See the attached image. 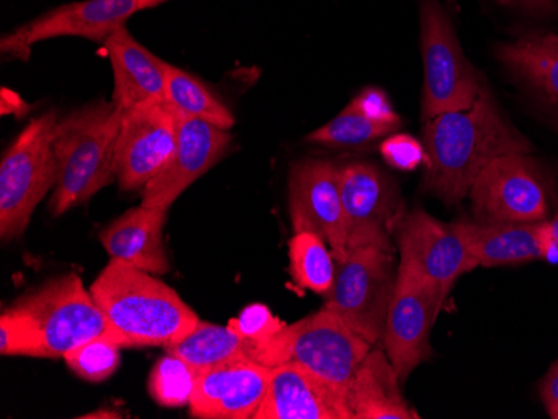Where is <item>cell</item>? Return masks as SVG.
<instances>
[{"label":"cell","mask_w":558,"mask_h":419,"mask_svg":"<svg viewBox=\"0 0 558 419\" xmlns=\"http://www.w3.org/2000/svg\"><path fill=\"white\" fill-rule=\"evenodd\" d=\"M168 211L165 209H130L100 231V243L109 256L128 262L150 274H166L169 271L168 252L165 248V224Z\"/></svg>","instance_id":"obj_20"},{"label":"cell","mask_w":558,"mask_h":419,"mask_svg":"<svg viewBox=\"0 0 558 419\" xmlns=\"http://www.w3.org/2000/svg\"><path fill=\"white\" fill-rule=\"evenodd\" d=\"M381 156L391 168L400 169V171H415L423 162H428L425 147L409 134L388 137L381 144Z\"/></svg>","instance_id":"obj_31"},{"label":"cell","mask_w":558,"mask_h":419,"mask_svg":"<svg viewBox=\"0 0 558 419\" xmlns=\"http://www.w3.org/2000/svg\"><path fill=\"white\" fill-rule=\"evenodd\" d=\"M337 280L326 296L325 308L369 344L384 337L397 276L390 251L362 246L338 262Z\"/></svg>","instance_id":"obj_7"},{"label":"cell","mask_w":558,"mask_h":419,"mask_svg":"<svg viewBox=\"0 0 558 419\" xmlns=\"http://www.w3.org/2000/svg\"><path fill=\"white\" fill-rule=\"evenodd\" d=\"M400 259L412 262L448 296L454 281L478 268L470 249L466 221L445 224L425 211H413L398 224Z\"/></svg>","instance_id":"obj_14"},{"label":"cell","mask_w":558,"mask_h":419,"mask_svg":"<svg viewBox=\"0 0 558 419\" xmlns=\"http://www.w3.org/2000/svg\"><path fill=\"white\" fill-rule=\"evenodd\" d=\"M470 249L478 268L523 264L550 258L547 219L541 223H470Z\"/></svg>","instance_id":"obj_21"},{"label":"cell","mask_w":558,"mask_h":419,"mask_svg":"<svg viewBox=\"0 0 558 419\" xmlns=\"http://www.w3.org/2000/svg\"><path fill=\"white\" fill-rule=\"evenodd\" d=\"M288 258L291 278L298 286L328 296L338 268L333 252L328 251V244L322 237L310 231L294 233L288 243Z\"/></svg>","instance_id":"obj_26"},{"label":"cell","mask_w":558,"mask_h":419,"mask_svg":"<svg viewBox=\"0 0 558 419\" xmlns=\"http://www.w3.org/2000/svg\"><path fill=\"white\" fill-rule=\"evenodd\" d=\"M423 119L472 108L482 84L438 0H422Z\"/></svg>","instance_id":"obj_8"},{"label":"cell","mask_w":558,"mask_h":419,"mask_svg":"<svg viewBox=\"0 0 558 419\" xmlns=\"http://www.w3.org/2000/svg\"><path fill=\"white\" fill-rule=\"evenodd\" d=\"M478 223H541L548 215L544 172L530 155L494 159L469 193Z\"/></svg>","instance_id":"obj_10"},{"label":"cell","mask_w":558,"mask_h":419,"mask_svg":"<svg viewBox=\"0 0 558 419\" xmlns=\"http://www.w3.org/2000/svg\"><path fill=\"white\" fill-rule=\"evenodd\" d=\"M541 394L548 416L558 419V359L548 369V373L545 374L544 383L541 386Z\"/></svg>","instance_id":"obj_33"},{"label":"cell","mask_w":558,"mask_h":419,"mask_svg":"<svg viewBox=\"0 0 558 419\" xmlns=\"http://www.w3.org/2000/svg\"><path fill=\"white\" fill-rule=\"evenodd\" d=\"M197 378L199 373L196 369L191 368L178 356L166 353L150 371L147 390L150 398L158 405L165 408H181L190 406Z\"/></svg>","instance_id":"obj_28"},{"label":"cell","mask_w":558,"mask_h":419,"mask_svg":"<svg viewBox=\"0 0 558 419\" xmlns=\"http://www.w3.org/2000/svg\"><path fill=\"white\" fill-rule=\"evenodd\" d=\"M354 419H418L401 396L400 378L381 349L369 352L347 390Z\"/></svg>","instance_id":"obj_22"},{"label":"cell","mask_w":558,"mask_h":419,"mask_svg":"<svg viewBox=\"0 0 558 419\" xmlns=\"http://www.w3.org/2000/svg\"><path fill=\"white\" fill-rule=\"evenodd\" d=\"M165 2H168V0H140V9L141 11H147V9L158 8Z\"/></svg>","instance_id":"obj_36"},{"label":"cell","mask_w":558,"mask_h":419,"mask_svg":"<svg viewBox=\"0 0 558 419\" xmlns=\"http://www.w3.org/2000/svg\"><path fill=\"white\" fill-rule=\"evenodd\" d=\"M121 349L111 337H96L69 352L64 361L77 377L90 383H100L118 371Z\"/></svg>","instance_id":"obj_29"},{"label":"cell","mask_w":558,"mask_h":419,"mask_svg":"<svg viewBox=\"0 0 558 419\" xmlns=\"http://www.w3.org/2000/svg\"><path fill=\"white\" fill-rule=\"evenodd\" d=\"M341 165L323 159L294 162L290 171V214L294 233L310 231L322 237L337 262L348 256Z\"/></svg>","instance_id":"obj_12"},{"label":"cell","mask_w":558,"mask_h":419,"mask_svg":"<svg viewBox=\"0 0 558 419\" xmlns=\"http://www.w3.org/2000/svg\"><path fill=\"white\" fill-rule=\"evenodd\" d=\"M228 326L233 328L244 341L251 344L253 359L256 361L259 349L276 334L281 333L287 324L276 319L266 306L251 305L238 318L231 319Z\"/></svg>","instance_id":"obj_30"},{"label":"cell","mask_w":558,"mask_h":419,"mask_svg":"<svg viewBox=\"0 0 558 419\" xmlns=\"http://www.w3.org/2000/svg\"><path fill=\"white\" fill-rule=\"evenodd\" d=\"M54 111L39 115L21 131L0 162V237L17 239L29 226L39 202L58 183Z\"/></svg>","instance_id":"obj_5"},{"label":"cell","mask_w":558,"mask_h":419,"mask_svg":"<svg viewBox=\"0 0 558 419\" xmlns=\"http://www.w3.org/2000/svg\"><path fill=\"white\" fill-rule=\"evenodd\" d=\"M504 5H515L532 14H555L558 9V0H498Z\"/></svg>","instance_id":"obj_34"},{"label":"cell","mask_w":558,"mask_h":419,"mask_svg":"<svg viewBox=\"0 0 558 419\" xmlns=\"http://www.w3.org/2000/svg\"><path fill=\"white\" fill-rule=\"evenodd\" d=\"M230 144L228 131L180 115L174 151L165 169L144 187L143 205L168 211L191 184L218 164Z\"/></svg>","instance_id":"obj_16"},{"label":"cell","mask_w":558,"mask_h":419,"mask_svg":"<svg viewBox=\"0 0 558 419\" xmlns=\"http://www.w3.org/2000/svg\"><path fill=\"white\" fill-rule=\"evenodd\" d=\"M497 58L558 114V34H526L501 44Z\"/></svg>","instance_id":"obj_23"},{"label":"cell","mask_w":558,"mask_h":419,"mask_svg":"<svg viewBox=\"0 0 558 419\" xmlns=\"http://www.w3.org/2000/svg\"><path fill=\"white\" fill-rule=\"evenodd\" d=\"M271 380V368L255 359H238L197 378L190 415L201 419H255Z\"/></svg>","instance_id":"obj_17"},{"label":"cell","mask_w":558,"mask_h":419,"mask_svg":"<svg viewBox=\"0 0 558 419\" xmlns=\"http://www.w3.org/2000/svg\"><path fill=\"white\" fill-rule=\"evenodd\" d=\"M165 99L184 118L199 119L225 131L234 126V115L209 87L190 72L174 65H168Z\"/></svg>","instance_id":"obj_25"},{"label":"cell","mask_w":558,"mask_h":419,"mask_svg":"<svg viewBox=\"0 0 558 419\" xmlns=\"http://www.w3.org/2000/svg\"><path fill=\"white\" fill-rule=\"evenodd\" d=\"M369 352L368 341L323 308L276 334L259 349L256 361L268 368L296 362L347 393Z\"/></svg>","instance_id":"obj_6"},{"label":"cell","mask_w":558,"mask_h":419,"mask_svg":"<svg viewBox=\"0 0 558 419\" xmlns=\"http://www.w3.org/2000/svg\"><path fill=\"white\" fill-rule=\"evenodd\" d=\"M81 418H119V415H116V412L99 411L90 412V415L86 416H81Z\"/></svg>","instance_id":"obj_37"},{"label":"cell","mask_w":558,"mask_h":419,"mask_svg":"<svg viewBox=\"0 0 558 419\" xmlns=\"http://www.w3.org/2000/svg\"><path fill=\"white\" fill-rule=\"evenodd\" d=\"M340 184L348 251L362 246L390 251V231L398 209L393 181L369 162H351L341 165Z\"/></svg>","instance_id":"obj_15"},{"label":"cell","mask_w":558,"mask_h":419,"mask_svg":"<svg viewBox=\"0 0 558 419\" xmlns=\"http://www.w3.org/2000/svg\"><path fill=\"white\" fill-rule=\"evenodd\" d=\"M423 140L428 158L426 190L448 206L469 196L480 172L494 159L534 151L530 140L505 119L485 86L472 108L425 121Z\"/></svg>","instance_id":"obj_1"},{"label":"cell","mask_w":558,"mask_h":419,"mask_svg":"<svg viewBox=\"0 0 558 419\" xmlns=\"http://www.w3.org/2000/svg\"><path fill=\"white\" fill-rule=\"evenodd\" d=\"M548 241H550V256L558 258V211L554 219H547Z\"/></svg>","instance_id":"obj_35"},{"label":"cell","mask_w":558,"mask_h":419,"mask_svg":"<svg viewBox=\"0 0 558 419\" xmlns=\"http://www.w3.org/2000/svg\"><path fill=\"white\" fill-rule=\"evenodd\" d=\"M122 114L114 102L96 101L59 119L54 131L58 183L49 202L54 218L84 205L114 183Z\"/></svg>","instance_id":"obj_3"},{"label":"cell","mask_w":558,"mask_h":419,"mask_svg":"<svg viewBox=\"0 0 558 419\" xmlns=\"http://www.w3.org/2000/svg\"><path fill=\"white\" fill-rule=\"evenodd\" d=\"M165 349L166 353L183 359L199 374L226 362L253 359L251 344L233 328L218 326L205 321H199L187 336L169 344Z\"/></svg>","instance_id":"obj_24"},{"label":"cell","mask_w":558,"mask_h":419,"mask_svg":"<svg viewBox=\"0 0 558 419\" xmlns=\"http://www.w3.org/2000/svg\"><path fill=\"white\" fill-rule=\"evenodd\" d=\"M351 102H353L363 114L373 119V121L388 124V126L395 127V130L400 127V118H398L397 112L391 108L387 94L381 93V90L369 87V89H365L363 93H360L359 96L354 97Z\"/></svg>","instance_id":"obj_32"},{"label":"cell","mask_w":558,"mask_h":419,"mask_svg":"<svg viewBox=\"0 0 558 419\" xmlns=\"http://www.w3.org/2000/svg\"><path fill=\"white\" fill-rule=\"evenodd\" d=\"M105 47L114 76L112 102L116 108L125 112L165 101L168 62L137 42L125 26L111 34Z\"/></svg>","instance_id":"obj_19"},{"label":"cell","mask_w":558,"mask_h":419,"mask_svg":"<svg viewBox=\"0 0 558 419\" xmlns=\"http://www.w3.org/2000/svg\"><path fill=\"white\" fill-rule=\"evenodd\" d=\"M178 119L166 99L122 114L114 158L122 190L144 189L165 169L178 139Z\"/></svg>","instance_id":"obj_11"},{"label":"cell","mask_w":558,"mask_h":419,"mask_svg":"<svg viewBox=\"0 0 558 419\" xmlns=\"http://www.w3.org/2000/svg\"><path fill=\"white\" fill-rule=\"evenodd\" d=\"M141 12L140 0H83L52 9L2 37V54L27 59L31 47L58 37H81L105 44L111 34Z\"/></svg>","instance_id":"obj_13"},{"label":"cell","mask_w":558,"mask_h":419,"mask_svg":"<svg viewBox=\"0 0 558 419\" xmlns=\"http://www.w3.org/2000/svg\"><path fill=\"white\" fill-rule=\"evenodd\" d=\"M447 296L407 259H400L385 324V352L400 383L429 356V334Z\"/></svg>","instance_id":"obj_9"},{"label":"cell","mask_w":558,"mask_h":419,"mask_svg":"<svg viewBox=\"0 0 558 419\" xmlns=\"http://www.w3.org/2000/svg\"><path fill=\"white\" fill-rule=\"evenodd\" d=\"M255 419H354L347 393L296 365L271 368V380Z\"/></svg>","instance_id":"obj_18"},{"label":"cell","mask_w":558,"mask_h":419,"mask_svg":"<svg viewBox=\"0 0 558 419\" xmlns=\"http://www.w3.org/2000/svg\"><path fill=\"white\" fill-rule=\"evenodd\" d=\"M395 127L373 121L363 114L353 102L347 106L337 118L326 122L325 126L306 136L308 143L326 146H362L379 137L395 133Z\"/></svg>","instance_id":"obj_27"},{"label":"cell","mask_w":558,"mask_h":419,"mask_svg":"<svg viewBox=\"0 0 558 419\" xmlns=\"http://www.w3.org/2000/svg\"><path fill=\"white\" fill-rule=\"evenodd\" d=\"M89 291L122 349L166 348L199 323L171 286L121 259L111 258Z\"/></svg>","instance_id":"obj_2"},{"label":"cell","mask_w":558,"mask_h":419,"mask_svg":"<svg viewBox=\"0 0 558 419\" xmlns=\"http://www.w3.org/2000/svg\"><path fill=\"white\" fill-rule=\"evenodd\" d=\"M5 311L29 336L33 358H64L96 337H111L108 319L75 273L47 281Z\"/></svg>","instance_id":"obj_4"}]
</instances>
